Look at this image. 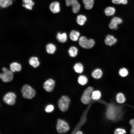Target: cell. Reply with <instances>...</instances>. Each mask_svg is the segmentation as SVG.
I'll use <instances>...</instances> for the list:
<instances>
[{
	"label": "cell",
	"mask_w": 134,
	"mask_h": 134,
	"mask_svg": "<svg viewBox=\"0 0 134 134\" xmlns=\"http://www.w3.org/2000/svg\"><path fill=\"white\" fill-rule=\"evenodd\" d=\"M21 92L24 98L29 99L33 98L36 94L35 91L28 84H25L23 86Z\"/></svg>",
	"instance_id": "obj_1"
},
{
	"label": "cell",
	"mask_w": 134,
	"mask_h": 134,
	"mask_svg": "<svg viewBox=\"0 0 134 134\" xmlns=\"http://www.w3.org/2000/svg\"><path fill=\"white\" fill-rule=\"evenodd\" d=\"M78 43L80 46L85 49H90L94 45L95 42L93 39H88L85 36H82L78 39Z\"/></svg>",
	"instance_id": "obj_2"
},
{
	"label": "cell",
	"mask_w": 134,
	"mask_h": 134,
	"mask_svg": "<svg viewBox=\"0 0 134 134\" xmlns=\"http://www.w3.org/2000/svg\"><path fill=\"white\" fill-rule=\"evenodd\" d=\"M2 72L0 74V78L3 82H8L13 79L14 76L13 72L5 67L2 69Z\"/></svg>",
	"instance_id": "obj_3"
},
{
	"label": "cell",
	"mask_w": 134,
	"mask_h": 134,
	"mask_svg": "<svg viewBox=\"0 0 134 134\" xmlns=\"http://www.w3.org/2000/svg\"><path fill=\"white\" fill-rule=\"evenodd\" d=\"M118 110L114 105L110 104L108 106L106 113L107 118L110 120H114L117 117Z\"/></svg>",
	"instance_id": "obj_4"
},
{
	"label": "cell",
	"mask_w": 134,
	"mask_h": 134,
	"mask_svg": "<svg viewBox=\"0 0 134 134\" xmlns=\"http://www.w3.org/2000/svg\"><path fill=\"white\" fill-rule=\"evenodd\" d=\"M69 128L68 124L65 121L59 119L57 121L56 126V129L59 133H65L69 130Z\"/></svg>",
	"instance_id": "obj_5"
},
{
	"label": "cell",
	"mask_w": 134,
	"mask_h": 134,
	"mask_svg": "<svg viewBox=\"0 0 134 134\" xmlns=\"http://www.w3.org/2000/svg\"><path fill=\"white\" fill-rule=\"evenodd\" d=\"M16 96L13 93L9 92L7 93L3 96V100L6 103L10 105H13L15 102Z\"/></svg>",
	"instance_id": "obj_6"
},
{
	"label": "cell",
	"mask_w": 134,
	"mask_h": 134,
	"mask_svg": "<svg viewBox=\"0 0 134 134\" xmlns=\"http://www.w3.org/2000/svg\"><path fill=\"white\" fill-rule=\"evenodd\" d=\"M66 4L67 6H71L73 12L77 13L79 11L80 5L77 0H66Z\"/></svg>",
	"instance_id": "obj_7"
},
{
	"label": "cell",
	"mask_w": 134,
	"mask_h": 134,
	"mask_svg": "<svg viewBox=\"0 0 134 134\" xmlns=\"http://www.w3.org/2000/svg\"><path fill=\"white\" fill-rule=\"evenodd\" d=\"M123 22V20L121 18L114 17L111 19L109 24V27L111 30H117L118 28V25L122 24Z\"/></svg>",
	"instance_id": "obj_8"
},
{
	"label": "cell",
	"mask_w": 134,
	"mask_h": 134,
	"mask_svg": "<svg viewBox=\"0 0 134 134\" xmlns=\"http://www.w3.org/2000/svg\"><path fill=\"white\" fill-rule=\"evenodd\" d=\"M55 85L54 80L51 79L47 80L44 83L43 87L47 92H51L53 90Z\"/></svg>",
	"instance_id": "obj_9"
},
{
	"label": "cell",
	"mask_w": 134,
	"mask_h": 134,
	"mask_svg": "<svg viewBox=\"0 0 134 134\" xmlns=\"http://www.w3.org/2000/svg\"><path fill=\"white\" fill-rule=\"evenodd\" d=\"M70 102L67 100L61 99L58 101V105L59 109L62 111H66L68 108Z\"/></svg>",
	"instance_id": "obj_10"
},
{
	"label": "cell",
	"mask_w": 134,
	"mask_h": 134,
	"mask_svg": "<svg viewBox=\"0 0 134 134\" xmlns=\"http://www.w3.org/2000/svg\"><path fill=\"white\" fill-rule=\"evenodd\" d=\"M117 41V39L113 35L108 34L106 36L104 42L107 45L111 46L114 45Z\"/></svg>",
	"instance_id": "obj_11"
},
{
	"label": "cell",
	"mask_w": 134,
	"mask_h": 134,
	"mask_svg": "<svg viewBox=\"0 0 134 134\" xmlns=\"http://www.w3.org/2000/svg\"><path fill=\"white\" fill-rule=\"evenodd\" d=\"M49 8L51 11L54 13H58L60 11V4L58 1L51 2L49 5Z\"/></svg>",
	"instance_id": "obj_12"
},
{
	"label": "cell",
	"mask_w": 134,
	"mask_h": 134,
	"mask_svg": "<svg viewBox=\"0 0 134 134\" xmlns=\"http://www.w3.org/2000/svg\"><path fill=\"white\" fill-rule=\"evenodd\" d=\"M10 70L13 72L16 71L19 72L21 69V65L17 62H13L11 63L10 65Z\"/></svg>",
	"instance_id": "obj_13"
},
{
	"label": "cell",
	"mask_w": 134,
	"mask_h": 134,
	"mask_svg": "<svg viewBox=\"0 0 134 134\" xmlns=\"http://www.w3.org/2000/svg\"><path fill=\"white\" fill-rule=\"evenodd\" d=\"M29 64L34 68L38 67L40 65V62L38 58L36 57H32L29 60Z\"/></svg>",
	"instance_id": "obj_14"
},
{
	"label": "cell",
	"mask_w": 134,
	"mask_h": 134,
	"mask_svg": "<svg viewBox=\"0 0 134 134\" xmlns=\"http://www.w3.org/2000/svg\"><path fill=\"white\" fill-rule=\"evenodd\" d=\"M116 9L113 7L109 6L106 7L104 10L105 15L107 16H111L115 13Z\"/></svg>",
	"instance_id": "obj_15"
},
{
	"label": "cell",
	"mask_w": 134,
	"mask_h": 134,
	"mask_svg": "<svg viewBox=\"0 0 134 134\" xmlns=\"http://www.w3.org/2000/svg\"><path fill=\"white\" fill-rule=\"evenodd\" d=\"M56 38L59 42L61 43H64L67 40V35L65 33H61L59 32L57 34Z\"/></svg>",
	"instance_id": "obj_16"
},
{
	"label": "cell",
	"mask_w": 134,
	"mask_h": 134,
	"mask_svg": "<svg viewBox=\"0 0 134 134\" xmlns=\"http://www.w3.org/2000/svg\"><path fill=\"white\" fill-rule=\"evenodd\" d=\"M102 74L103 72L99 68H97L92 72V75L94 78L99 79L101 78Z\"/></svg>",
	"instance_id": "obj_17"
},
{
	"label": "cell",
	"mask_w": 134,
	"mask_h": 134,
	"mask_svg": "<svg viewBox=\"0 0 134 134\" xmlns=\"http://www.w3.org/2000/svg\"><path fill=\"white\" fill-rule=\"evenodd\" d=\"M80 34L78 31L72 30L70 32L69 36L70 39L74 41H76L79 39Z\"/></svg>",
	"instance_id": "obj_18"
},
{
	"label": "cell",
	"mask_w": 134,
	"mask_h": 134,
	"mask_svg": "<svg viewBox=\"0 0 134 134\" xmlns=\"http://www.w3.org/2000/svg\"><path fill=\"white\" fill-rule=\"evenodd\" d=\"M56 49V46L53 44L49 43L46 46V50L47 53L49 54H54Z\"/></svg>",
	"instance_id": "obj_19"
},
{
	"label": "cell",
	"mask_w": 134,
	"mask_h": 134,
	"mask_svg": "<svg viewBox=\"0 0 134 134\" xmlns=\"http://www.w3.org/2000/svg\"><path fill=\"white\" fill-rule=\"evenodd\" d=\"M85 8L87 9H91L93 7L94 0H83Z\"/></svg>",
	"instance_id": "obj_20"
},
{
	"label": "cell",
	"mask_w": 134,
	"mask_h": 134,
	"mask_svg": "<svg viewBox=\"0 0 134 134\" xmlns=\"http://www.w3.org/2000/svg\"><path fill=\"white\" fill-rule=\"evenodd\" d=\"M12 3V0H0V6L2 8H7Z\"/></svg>",
	"instance_id": "obj_21"
},
{
	"label": "cell",
	"mask_w": 134,
	"mask_h": 134,
	"mask_svg": "<svg viewBox=\"0 0 134 134\" xmlns=\"http://www.w3.org/2000/svg\"><path fill=\"white\" fill-rule=\"evenodd\" d=\"M73 68L76 72L79 73H82L84 69L83 66L80 63L76 64L74 66Z\"/></svg>",
	"instance_id": "obj_22"
},
{
	"label": "cell",
	"mask_w": 134,
	"mask_h": 134,
	"mask_svg": "<svg viewBox=\"0 0 134 134\" xmlns=\"http://www.w3.org/2000/svg\"><path fill=\"white\" fill-rule=\"evenodd\" d=\"M86 20L87 18L85 15H80L77 16L76 21L78 24L82 25H84Z\"/></svg>",
	"instance_id": "obj_23"
},
{
	"label": "cell",
	"mask_w": 134,
	"mask_h": 134,
	"mask_svg": "<svg viewBox=\"0 0 134 134\" xmlns=\"http://www.w3.org/2000/svg\"><path fill=\"white\" fill-rule=\"evenodd\" d=\"M78 50L77 48L74 46L71 47L68 50V53L70 56L75 57L77 54Z\"/></svg>",
	"instance_id": "obj_24"
},
{
	"label": "cell",
	"mask_w": 134,
	"mask_h": 134,
	"mask_svg": "<svg viewBox=\"0 0 134 134\" xmlns=\"http://www.w3.org/2000/svg\"><path fill=\"white\" fill-rule=\"evenodd\" d=\"M78 82L80 85H83L86 84L88 82V79L85 76L81 75L79 76L78 78Z\"/></svg>",
	"instance_id": "obj_25"
},
{
	"label": "cell",
	"mask_w": 134,
	"mask_h": 134,
	"mask_svg": "<svg viewBox=\"0 0 134 134\" xmlns=\"http://www.w3.org/2000/svg\"><path fill=\"white\" fill-rule=\"evenodd\" d=\"M125 98L124 95L120 93L117 94L116 96V100L118 103H121L124 102L125 101Z\"/></svg>",
	"instance_id": "obj_26"
},
{
	"label": "cell",
	"mask_w": 134,
	"mask_h": 134,
	"mask_svg": "<svg viewBox=\"0 0 134 134\" xmlns=\"http://www.w3.org/2000/svg\"><path fill=\"white\" fill-rule=\"evenodd\" d=\"M101 97V94L99 91H93L91 95L92 99L94 100H97L99 99Z\"/></svg>",
	"instance_id": "obj_27"
},
{
	"label": "cell",
	"mask_w": 134,
	"mask_h": 134,
	"mask_svg": "<svg viewBox=\"0 0 134 134\" xmlns=\"http://www.w3.org/2000/svg\"><path fill=\"white\" fill-rule=\"evenodd\" d=\"M129 72L126 68L123 67L120 69L119 71V73L120 76L122 77L127 76Z\"/></svg>",
	"instance_id": "obj_28"
},
{
	"label": "cell",
	"mask_w": 134,
	"mask_h": 134,
	"mask_svg": "<svg viewBox=\"0 0 134 134\" xmlns=\"http://www.w3.org/2000/svg\"><path fill=\"white\" fill-rule=\"evenodd\" d=\"M93 88L91 86L87 88L84 91L82 95L90 97L93 91Z\"/></svg>",
	"instance_id": "obj_29"
},
{
	"label": "cell",
	"mask_w": 134,
	"mask_h": 134,
	"mask_svg": "<svg viewBox=\"0 0 134 134\" xmlns=\"http://www.w3.org/2000/svg\"><path fill=\"white\" fill-rule=\"evenodd\" d=\"M91 98L82 95L81 98V101L84 104H86L89 103L91 101Z\"/></svg>",
	"instance_id": "obj_30"
},
{
	"label": "cell",
	"mask_w": 134,
	"mask_h": 134,
	"mask_svg": "<svg viewBox=\"0 0 134 134\" xmlns=\"http://www.w3.org/2000/svg\"><path fill=\"white\" fill-rule=\"evenodd\" d=\"M111 1L113 3L116 4L126 5L128 3V0H111Z\"/></svg>",
	"instance_id": "obj_31"
},
{
	"label": "cell",
	"mask_w": 134,
	"mask_h": 134,
	"mask_svg": "<svg viewBox=\"0 0 134 134\" xmlns=\"http://www.w3.org/2000/svg\"><path fill=\"white\" fill-rule=\"evenodd\" d=\"M54 109V106L53 105L49 104L46 106L45 110L46 112L49 113L52 112L53 110Z\"/></svg>",
	"instance_id": "obj_32"
},
{
	"label": "cell",
	"mask_w": 134,
	"mask_h": 134,
	"mask_svg": "<svg viewBox=\"0 0 134 134\" xmlns=\"http://www.w3.org/2000/svg\"><path fill=\"white\" fill-rule=\"evenodd\" d=\"M23 3L33 7L35 3L33 0H22Z\"/></svg>",
	"instance_id": "obj_33"
},
{
	"label": "cell",
	"mask_w": 134,
	"mask_h": 134,
	"mask_svg": "<svg viewBox=\"0 0 134 134\" xmlns=\"http://www.w3.org/2000/svg\"><path fill=\"white\" fill-rule=\"evenodd\" d=\"M126 133L125 130L121 128H118L115 130L114 133L115 134H125Z\"/></svg>",
	"instance_id": "obj_34"
},
{
	"label": "cell",
	"mask_w": 134,
	"mask_h": 134,
	"mask_svg": "<svg viewBox=\"0 0 134 134\" xmlns=\"http://www.w3.org/2000/svg\"><path fill=\"white\" fill-rule=\"evenodd\" d=\"M130 123L132 127V128L130 130V132L132 134H134V119L131 120Z\"/></svg>",
	"instance_id": "obj_35"
},
{
	"label": "cell",
	"mask_w": 134,
	"mask_h": 134,
	"mask_svg": "<svg viewBox=\"0 0 134 134\" xmlns=\"http://www.w3.org/2000/svg\"><path fill=\"white\" fill-rule=\"evenodd\" d=\"M22 5L24 7L29 10H31L33 9V7L26 4L24 3H23L22 4Z\"/></svg>",
	"instance_id": "obj_36"
},
{
	"label": "cell",
	"mask_w": 134,
	"mask_h": 134,
	"mask_svg": "<svg viewBox=\"0 0 134 134\" xmlns=\"http://www.w3.org/2000/svg\"><path fill=\"white\" fill-rule=\"evenodd\" d=\"M76 134H82V133L81 131H78L76 132Z\"/></svg>",
	"instance_id": "obj_37"
}]
</instances>
